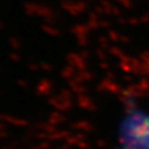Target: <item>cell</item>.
<instances>
[{"mask_svg":"<svg viewBox=\"0 0 149 149\" xmlns=\"http://www.w3.org/2000/svg\"><path fill=\"white\" fill-rule=\"evenodd\" d=\"M117 149H149V104L127 101L114 125Z\"/></svg>","mask_w":149,"mask_h":149,"instance_id":"6da1fadb","label":"cell"}]
</instances>
